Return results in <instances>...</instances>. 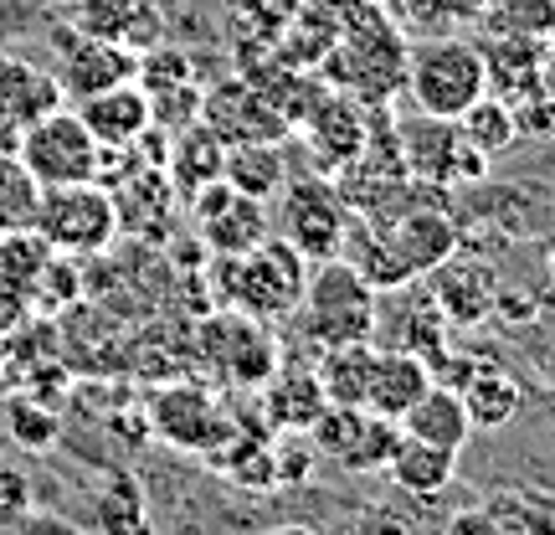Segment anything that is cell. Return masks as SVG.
Listing matches in <instances>:
<instances>
[{"instance_id": "cell-1", "label": "cell", "mask_w": 555, "mask_h": 535, "mask_svg": "<svg viewBox=\"0 0 555 535\" xmlns=\"http://www.w3.org/2000/svg\"><path fill=\"white\" fill-rule=\"evenodd\" d=\"M324 82L365 103H391L406 73V41L371 0H339V41L319 62Z\"/></svg>"}, {"instance_id": "cell-2", "label": "cell", "mask_w": 555, "mask_h": 535, "mask_svg": "<svg viewBox=\"0 0 555 535\" xmlns=\"http://www.w3.org/2000/svg\"><path fill=\"white\" fill-rule=\"evenodd\" d=\"M304 283H309V258L278 232H268L258 247H247L237 258H217V289L227 309L253 315L262 324L298 315Z\"/></svg>"}, {"instance_id": "cell-3", "label": "cell", "mask_w": 555, "mask_h": 535, "mask_svg": "<svg viewBox=\"0 0 555 535\" xmlns=\"http://www.w3.org/2000/svg\"><path fill=\"white\" fill-rule=\"evenodd\" d=\"M401 88L412 99L416 114H433V119H457L474 99L489 93V62L483 47L453 37H422L416 47H406V73Z\"/></svg>"}, {"instance_id": "cell-4", "label": "cell", "mask_w": 555, "mask_h": 535, "mask_svg": "<svg viewBox=\"0 0 555 535\" xmlns=\"http://www.w3.org/2000/svg\"><path fill=\"white\" fill-rule=\"evenodd\" d=\"M41 238L52 242V253H73V258H103L119 242V201L103 180H78V186H41L37 217H31Z\"/></svg>"}, {"instance_id": "cell-5", "label": "cell", "mask_w": 555, "mask_h": 535, "mask_svg": "<svg viewBox=\"0 0 555 535\" xmlns=\"http://www.w3.org/2000/svg\"><path fill=\"white\" fill-rule=\"evenodd\" d=\"M304 330L319 351L324 345H350V340L376 335V289L350 258H319V268L304 283Z\"/></svg>"}, {"instance_id": "cell-6", "label": "cell", "mask_w": 555, "mask_h": 535, "mask_svg": "<svg viewBox=\"0 0 555 535\" xmlns=\"http://www.w3.org/2000/svg\"><path fill=\"white\" fill-rule=\"evenodd\" d=\"M21 165L31 170L37 186H78V180H103V150L99 139L88 135V124L78 119V109H52L41 119L21 124L16 144Z\"/></svg>"}, {"instance_id": "cell-7", "label": "cell", "mask_w": 555, "mask_h": 535, "mask_svg": "<svg viewBox=\"0 0 555 535\" xmlns=\"http://www.w3.org/2000/svg\"><path fill=\"white\" fill-rule=\"evenodd\" d=\"M278 238H288L304 258H335L350 232V201L330 176H288L278 191Z\"/></svg>"}, {"instance_id": "cell-8", "label": "cell", "mask_w": 555, "mask_h": 535, "mask_svg": "<svg viewBox=\"0 0 555 535\" xmlns=\"http://www.w3.org/2000/svg\"><path fill=\"white\" fill-rule=\"evenodd\" d=\"M397 139L406 176L422 180V186L448 191V186H478L489 176V155H478L474 144L463 139L457 119H433V114L412 109V119L397 129Z\"/></svg>"}, {"instance_id": "cell-9", "label": "cell", "mask_w": 555, "mask_h": 535, "mask_svg": "<svg viewBox=\"0 0 555 535\" xmlns=\"http://www.w3.org/2000/svg\"><path fill=\"white\" fill-rule=\"evenodd\" d=\"M196 360L201 366H217V377L227 381V386H247V392H258L262 381L283 366V360H278L273 330L253 315H237V309H227V315L201 324Z\"/></svg>"}, {"instance_id": "cell-10", "label": "cell", "mask_w": 555, "mask_h": 535, "mask_svg": "<svg viewBox=\"0 0 555 535\" xmlns=\"http://www.w3.org/2000/svg\"><path fill=\"white\" fill-rule=\"evenodd\" d=\"M150 433L159 443H170L180 454H206L217 458L232 437L242 433L237 417L227 412L206 386H159L155 397H150Z\"/></svg>"}, {"instance_id": "cell-11", "label": "cell", "mask_w": 555, "mask_h": 535, "mask_svg": "<svg viewBox=\"0 0 555 535\" xmlns=\"http://www.w3.org/2000/svg\"><path fill=\"white\" fill-rule=\"evenodd\" d=\"M185 206H191L201 247H211V258H237V253L258 247V242L273 232L268 201L242 196L237 186H227V180H206L201 191L185 196Z\"/></svg>"}, {"instance_id": "cell-12", "label": "cell", "mask_w": 555, "mask_h": 535, "mask_svg": "<svg viewBox=\"0 0 555 535\" xmlns=\"http://www.w3.org/2000/svg\"><path fill=\"white\" fill-rule=\"evenodd\" d=\"M201 124H206L221 144H253V139H278V144H283V139H288V119H283L242 73L217 82L211 93H201Z\"/></svg>"}, {"instance_id": "cell-13", "label": "cell", "mask_w": 555, "mask_h": 535, "mask_svg": "<svg viewBox=\"0 0 555 535\" xmlns=\"http://www.w3.org/2000/svg\"><path fill=\"white\" fill-rule=\"evenodd\" d=\"M139 73V52L124 47L114 37H99V31H67L62 37V62H57V82L62 93L78 103L99 88H114V82H129Z\"/></svg>"}, {"instance_id": "cell-14", "label": "cell", "mask_w": 555, "mask_h": 535, "mask_svg": "<svg viewBox=\"0 0 555 535\" xmlns=\"http://www.w3.org/2000/svg\"><path fill=\"white\" fill-rule=\"evenodd\" d=\"M298 129H304V139H309V150H314V170L319 176H335V170H356L360 150H365V114L356 109V99L350 93H319L314 109L298 119Z\"/></svg>"}, {"instance_id": "cell-15", "label": "cell", "mask_w": 555, "mask_h": 535, "mask_svg": "<svg viewBox=\"0 0 555 535\" xmlns=\"http://www.w3.org/2000/svg\"><path fill=\"white\" fill-rule=\"evenodd\" d=\"M380 238H386L391 258L406 278H427L437 263H448L463 247V232L442 206H406Z\"/></svg>"}, {"instance_id": "cell-16", "label": "cell", "mask_w": 555, "mask_h": 535, "mask_svg": "<svg viewBox=\"0 0 555 535\" xmlns=\"http://www.w3.org/2000/svg\"><path fill=\"white\" fill-rule=\"evenodd\" d=\"M427 294H433L437 315L457 324V330H474L494 315V294H499V273L483 258H448L427 273Z\"/></svg>"}, {"instance_id": "cell-17", "label": "cell", "mask_w": 555, "mask_h": 535, "mask_svg": "<svg viewBox=\"0 0 555 535\" xmlns=\"http://www.w3.org/2000/svg\"><path fill=\"white\" fill-rule=\"evenodd\" d=\"M73 109H78V119L88 124V135L99 139L108 155L134 150L139 139H144V129H155L150 93H144L134 78H129V82H114V88H99V93L78 99Z\"/></svg>"}, {"instance_id": "cell-18", "label": "cell", "mask_w": 555, "mask_h": 535, "mask_svg": "<svg viewBox=\"0 0 555 535\" xmlns=\"http://www.w3.org/2000/svg\"><path fill=\"white\" fill-rule=\"evenodd\" d=\"M433 386V366L412 351H391V345H376V360H371V381H365V412L376 417H401L416 407V397Z\"/></svg>"}, {"instance_id": "cell-19", "label": "cell", "mask_w": 555, "mask_h": 535, "mask_svg": "<svg viewBox=\"0 0 555 535\" xmlns=\"http://www.w3.org/2000/svg\"><path fill=\"white\" fill-rule=\"evenodd\" d=\"M62 82L57 73H41L26 58L0 47V124H31L41 114L62 109Z\"/></svg>"}, {"instance_id": "cell-20", "label": "cell", "mask_w": 555, "mask_h": 535, "mask_svg": "<svg viewBox=\"0 0 555 535\" xmlns=\"http://www.w3.org/2000/svg\"><path fill=\"white\" fill-rule=\"evenodd\" d=\"M401 433L406 437H422V443H437V448H448V454H463L468 448V437H474V417L457 397V386H442L433 381L416 407L401 417Z\"/></svg>"}, {"instance_id": "cell-21", "label": "cell", "mask_w": 555, "mask_h": 535, "mask_svg": "<svg viewBox=\"0 0 555 535\" xmlns=\"http://www.w3.org/2000/svg\"><path fill=\"white\" fill-rule=\"evenodd\" d=\"M386 479L397 484L401 495L412 499H437L453 489L457 479V454L437 448V443H422V437H406L401 433L397 454L386 458Z\"/></svg>"}, {"instance_id": "cell-22", "label": "cell", "mask_w": 555, "mask_h": 535, "mask_svg": "<svg viewBox=\"0 0 555 535\" xmlns=\"http://www.w3.org/2000/svg\"><path fill=\"white\" fill-rule=\"evenodd\" d=\"M457 397L474 417V433H494V428H509L519 412H525V386H519L504 366H489V360H474V371L463 377Z\"/></svg>"}, {"instance_id": "cell-23", "label": "cell", "mask_w": 555, "mask_h": 535, "mask_svg": "<svg viewBox=\"0 0 555 535\" xmlns=\"http://www.w3.org/2000/svg\"><path fill=\"white\" fill-rule=\"evenodd\" d=\"M262 407H268V422L283 428V433H309L314 428V417L330 407L324 397V386L309 366H278L273 377L262 381Z\"/></svg>"}, {"instance_id": "cell-24", "label": "cell", "mask_w": 555, "mask_h": 535, "mask_svg": "<svg viewBox=\"0 0 555 535\" xmlns=\"http://www.w3.org/2000/svg\"><path fill=\"white\" fill-rule=\"evenodd\" d=\"M165 165H170V186H176V196L185 201L191 191H201L206 180H221V165H227V144H221V139L196 119V124H185L180 135H170Z\"/></svg>"}, {"instance_id": "cell-25", "label": "cell", "mask_w": 555, "mask_h": 535, "mask_svg": "<svg viewBox=\"0 0 555 535\" xmlns=\"http://www.w3.org/2000/svg\"><path fill=\"white\" fill-rule=\"evenodd\" d=\"M478 510L494 535H555V495L545 489L504 484V489H489Z\"/></svg>"}, {"instance_id": "cell-26", "label": "cell", "mask_w": 555, "mask_h": 535, "mask_svg": "<svg viewBox=\"0 0 555 535\" xmlns=\"http://www.w3.org/2000/svg\"><path fill=\"white\" fill-rule=\"evenodd\" d=\"M221 180L237 186L242 196L273 201L283 186H288V165H283V150L278 139H253V144H227V165H221Z\"/></svg>"}, {"instance_id": "cell-27", "label": "cell", "mask_w": 555, "mask_h": 535, "mask_svg": "<svg viewBox=\"0 0 555 535\" xmlns=\"http://www.w3.org/2000/svg\"><path fill=\"white\" fill-rule=\"evenodd\" d=\"M371 360H376V340H350V345H324L319 356V386L330 402L360 407L365 402V381H371Z\"/></svg>"}, {"instance_id": "cell-28", "label": "cell", "mask_w": 555, "mask_h": 535, "mask_svg": "<svg viewBox=\"0 0 555 535\" xmlns=\"http://www.w3.org/2000/svg\"><path fill=\"white\" fill-rule=\"evenodd\" d=\"M457 129H463V139L474 144L478 155H504V150H515L519 139V109L509 99H494V93H483V99H474L463 114H457Z\"/></svg>"}, {"instance_id": "cell-29", "label": "cell", "mask_w": 555, "mask_h": 535, "mask_svg": "<svg viewBox=\"0 0 555 535\" xmlns=\"http://www.w3.org/2000/svg\"><path fill=\"white\" fill-rule=\"evenodd\" d=\"M93 525L99 531H144L150 525V510H144V489H139L134 474H108L103 489L93 495Z\"/></svg>"}, {"instance_id": "cell-30", "label": "cell", "mask_w": 555, "mask_h": 535, "mask_svg": "<svg viewBox=\"0 0 555 535\" xmlns=\"http://www.w3.org/2000/svg\"><path fill=\"white\" fill-rule=\"evenodd\" d=\"M37 196H41V186L31 180V170L21 165V155L16 150H0V232L31 227Z\"/></svg>"}, {"instance_id": "cell-31", "label": "cell", "mask_w": 555, "mask_h": 535, "mask_svg": "<svg viewBox=\"0 0 555 535\" xmlns=\"http://www.w3.org/2000/svg\"><path fill=\"white\" fill-rule=\"evenodd\" d=\"M52 258V242L41 238L37 227H16V232H0V278H11L16 289L31 294L37 273Z\"/></svg>"}, {"instance_id": "cell-32", "label": "cell", "mask_w": 555, "mask_h": 535, "mask_svg": "<svg viewBox=\"0 0 555 535\" xmlns=\"http://www.w3.org/2000/svg\"><path fill=\"white\" fill-rule=\"evenodd\" d=\"M397 443H401V422L365 412L360 417L356 443H350V454L339 458V469H350V474H376V469H386V458L397 454Z\"/></svg>"}, {"instance_id": "cell-33", "label": "cell", "mask_w": 555, "mask_h": 535, "mask_svg": "<svg viewBox=\"0 0 555 535\" xmlns=\"http://www.w3.org/2000/svg\"><path fill=\"white\" fill-rule=\"evenodd\" d=\"M82 283H88V278H82V258L52 253L47 268L37 273V283H31V309H37V315H62V309L78 298Z\"/></svg>"}, {"instance_id": "cell-34", "label": "cell", "mask_w": 555, "mask_h": 535, "mask_svg": "<svg viewBox=\"0 0 555 535\" xmlns=\"http://www.w3.org/2000/svg\"><path fill=\"white\" fill-rule=\"evenodd\" d=\"M298 5L304 0H232V26L242 31V41H268L283 37V26L298 16Z\"/></svg>"}, {"instance_id": "cell-35", "label": "cell", "mask_w": 555, "mask_h": 535, "mask_svg": "<svg viewBox=\"0 0 555 535\" xmlns=\"http://www.w3.org/2000/svg\"><path fill=\"white\" fill-rule=\"evenodd\" d=\"M5 428L16 437L26 454H41V448H52V437H57V412L37 397H16L5 407Z\"/></svg>"}, {"instance_id": "cell-36", "label": "cell", "mask_w": 555, "mask_h": 535, "mask_svg": "<svg viewBox=\"0 0 555 535\" xmlns=\"http://www.w3.org/2000/svg\"><path fill=\"white\" fill-rule=\"evenodd\" d=\"M191 78H196L191 58H185V52H176L170 41H155V47H144V52H139L134 82L144 88V93H159V88H176V82H191Z\"/></svg>"}, {"instance_id": "cell-37", "label": "cell", "mask_w": 555, "mask_h": 535, "mask_svg": "<svg viewBox=\"0 0 555 535\" xmlns=\"http://www.w3.org/2000/svg\"><path fill=\"white\" fill-rule=\"evenodd\" d=\"M201 88L196 78L191 82H176V88H159V93H150V114H155V129H165V135H180L185 124L201 119Z\"/></svg>"}, {"instance_id": "cell-38", "label": "cell", "mask_w": 555, "mask_h": 535, "mask_svg": "<svg viewBox=\"0 0 555 535\" xmlns=\"http://www.w3.org/2000/svg\"><path fill=\"white\" fill-rule=\"evenodd\" d=\"M31 515V479L0 463V525H26Z\"/></svg>"}, {"instance_id": "cell-39", "label": "cell", "mask_w": 555, "mask_h": 535, "mask_svg": "<svg viewBox=\"0 0 555 535\" xmlns=\"http://www.w3.org/2000/svg\"><path fill=\"white\" fill-rule=\"evenodd\" d=\"M31 315H37V309H31V294L16 289L11 278H0V340H11Z\"/></svg>"}, {"instance_id": "cell-40", "label": "cell", "mask_w": 555, "mask_h": 535, "mask_svg": "<svg viewBox=\"0 0 555 535\" xmlns=\"http://www.w3.org/2000/svg\"><path fill=\"white\" fill-rule=\"evenodd\" d=\"M540 377H545V386H555V345L540 351Z\"/></svg>"}, {"instance_id": "cell-41", "label": "cell", "mask_w": 555, "mask_h": 535, "mask_svg": "<svg viewBox=\"0 0 555 535\" xmlns=\"http://www.w3.org/2000/svg\"><path fill=\"white\" fill-rule=\"evenodd\" d=\"M545 278H551V289H555V238L545 242Z\"/></svg>"}, {"instance_id": "cell-42", "label": "cell", "mask_w": 555, "mask_h": 535, "mask_svg": "<svg viewBox=\"0 0 555 535\" xmlns=\"http://www.w3.org/2000/svg\"><path fill=\"white\" fill-rule=\"evenodd\" d=\"M5 377H11V356H5V340H0V386H5Z\"/></svg>"}, {"instance_id": "cell-43", "label": "cell", "mask_w": 555, "mask_h": 535, "mask_svg": "<svg viewBox=\"0 0 555 535\" xmlns=\"http://www.w3.org/2000/svg\"><path fill=\"white\" fill-rule=\"evenodd\" d=\"M41 5H73V0H41Z\"/></svg>"}]
</instances>
